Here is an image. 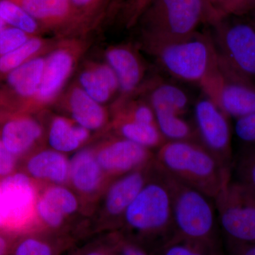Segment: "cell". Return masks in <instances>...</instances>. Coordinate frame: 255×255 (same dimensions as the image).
Listing matches in <instances>:
<instances>
[{"mask_svg":"<svg viewBox=\"0 0 255 255\" xmlns=\"http://www.w3.org/2000/svg\"><path fill=\"white\" fill-rule=\"evenodd\" d=\"M155 162L165 173L214 199L231 180L232 169L198 142L167 140Z\"/></svg>","mask_w":255,"mask_h":255,"instance_id":"1","label":"cell"},{"mask_svg":"<svg viewBox=\"0 0 255 255\" xmlns=\"http://www.w3.org/2000/svg\"><path fill=\"white\" fill-rule=\"evenodd\" d=\"M213 14L208 0H154L137 23L142 44L147 49L189 38L203 21L212 22Z\"/></svg>","mask_w":255,"mask_h":255,"instance_id":"2","label":"cell"},{"mask_svg":"<svg viewBox=\"0 0 255 255\" xmlns=\"http://www.w3.org/2000/svg\"><path fill=\"white\" fill-rule=\"evenodd\" d=\"M123 218L129 229L155 241L157 248L174 234L170 191L155 162L150 178Z\"/></svg>","mask_w":255,"mask_h":255,"instance_id":"3","label":"cell"},{"mask_svg":"<svg viewBox=\"0 0 255 255\" xmlns=\"http://www.w3.org/2000/svg\"><path fill=\"white\" fill-rule=\"evenodd\" d=\"M164 173L172 199L174 234L193 241L216 244L219 222L214 199Z\"/></svg>","mask_w":255,"mask_h":255,"instance_id":"4","label":"cell"},{"mask_svg":"<svg viewBox=\"0 0 255 255\" xmlns=\"http://www.w3.org/2000/svg\"><path fill=\"white\" fill-rule=\"evenodd\" d=\"M145 50L174 78L199 85L219 63V55L212 43L196 34Z\"/></svg>","mask_w":255,"mask_h":255,"instance_id":"5","label":"cell"},{"mask_svg":"<svg viewBox=\"0 0 255 255\" xmlns=\"http://www.w3.org/2000/svg\"><path fill=\"white\" fill-rule=\"evenodd\" d=\"M90 45L81 36L58 40L53 49L46 55L39 90L28 107L40 108L56 100Z\"/></svg>","mask_w":255,"mask_h":255,"instance_id":"6","label":"cell"},{"mask_svg":"<svg viewBox=\"0 0 255 255\" xmlns=\"http://www.w3.org/2000/svg\"><path fill=\"white\" fill-rule=\"evenodd\" d=\"M214 204L226 239L255 244V197L243 184L231 180Z\"/></svg>","mask_w":255,"mask_h":255,"instance_id":"7","label":"cell"},{"mask_svg":"<svg viewBox=\"0 0 255 255\" xmlns=\"http://www.w3.org/2000/svg\"><path fill=\"white\" fill-rule=\"evenodd\" d=\"M200 86L227 117L238 119L255 113V84L236 75L220 60Z\"/></svg>","mask_w":255,"mask_h":255,"instance_id":"8","label":"cell"},{"mask_svg":"<svg viewBox=\"0 0 255 255\" xmlns=\"http://www.w3.org/2000/svg\"><path fill=\"white\" fill-rule=\"evenodd\" d=\"M220 60L236 75L255 85V28L238 22L220 30Z\"/></svg>","mask_w":255,"mask_h":255,"instance_id":"9","label":"cell"},{"mask_svg":"<svg viewBox=\"0 0 255 255\" xmlns=\"http://www.w3.org/2000/svg\"><path fill=\"white\" fill-rule=\"evenodd\" d=\"M195 118L201 145L232 169L231 134L227 116L207 98L196 104Z\"/></svg>","mask_w":255,"mask_h":255,"instance_id":"10","label":"cell"},{"mask_svg":"<svg viewBox=\"0 0 255 255\" xmlns=\"http://www.w3.org/2000/svg\"><path fill=\"white\" fill-rule=\"evenodd\" d=\"M34 18L43 31L55 32L59 38L76 37L70 0H12Z\"/></svg>","mask_w":255,"mask_h":255,"instance_id":"11","label":"cell"},{"mask_svg":"<svg viewBox=\"0 0 255 255\" xmlns=\"http://www.w3.org/2000/svg\"><path fill=\"white\" fill-rule=\"evenodd\" d=\"M102 169L111 174H124L145 167L155 159L150 149L120 137L106 142L97 156Z\"/></svg>","mask_w":255,"mask_h":255,"instance_id":"12","label":"cell"},{"mask_svg":"<svg viewBox=\"0 0 255 255\" xmlns=\"http://www.w3.org/2000/svg\"><path fill=\"white\" fill-rule=\"evenodd\" d=\"M105 59L118 78L120 97L117 101L128 100L138 90L145 76L141 58L130 45L119 44L107 48Z\"/></svg>","mask_w":255,"mask_h":255,"instance_id":"13","label":"cell"},{"mask_svg":"<svg viewBox=\"0 0 255 255\" xmlns=\"http://www.w3.org/2000/svg\"><path fill=\"white\" fill-rule=\"evenodd\" d=\"M1 201L6 226H18L28 219L35 203V191L29 179L23 174L6 178L1 186Z\"/></svg>","mask_w":255,"mask_h":255,"instance_id":"14","label":"cell"},{"mask_svg":"<svg viewBox=\"0 0 255 255\" xmlns=\"http://www.w3.org/2000/svg\"><path fill=\"white\" fill-rule=\"evenodd\" d=\"M155 159L140 169L129 172L111 187L106 198L107 214L112 217L124 216L126 211L150 178Z\"/></svg>","mask_w":255,"mask_h":255,"instance_id":"15","label":"cell"},{"mask_svg":"<svg viewBox=\"0 0 255 255\" xmlns=\"http://www.w3.org/2000/svg\"><path fill=\"white\" fill-rule=\"evenodd\" d=\"M45 58L46 57H37L8 74L4 78L6 89L5 95L16 97L28 107L39 90Z\"/></svg>","mask_w":255,"mask_h":255,"instance_id":"16","label":"cell"},{"mask_svg":"<svg viewBox=\"0 0 255 255\" xmlns=\"http://www.w3.org/2000/svg\"><path fill=\"white\" fill-rule=\"evenodd\" d=\"M78 83L87 95L102 105L119 92L117 75L107 63H87L79 74Z\"/></svg>","mask_w":255,"mask_h":255,"instance_id":"17","label":"cell"},{"mask_svg":"<svg viewBox=\"0 0 255 255\" xmlns=\"http://www.w3.org/2000/svg\"><path fill=\"white\" fill-rule=\"evenodd\" d=\"M65 102L77 124L87 130H98L107 122V112L79 85H73L65 95Z\"/></svg>","mask_w":255,"mask_h":255,"instance_id":"18","label":"cell"},{"mask_svg":"<svg viewBox=\"0 0 255 255\" xmlns=\"http://www.w3.org/2000/svg\"><path fill=\"white\" fill-rule=\"evenodd\" d=\"M78 203L73 194L62 187H52L41 196L37 210L42 219L51 227H58L66 215L77 209Z\"/></svg>","mask_w":255,"mask_h":255,"instance_id":"19","label":"cell"},{"mask_svg":"<svg viewBox=\"0 0 255 255\" xmlns=\"http://www.w3.org/2000/svg\"><path fill=\"white\" fill-rule=\"evenodd\" d=\"M42 128L34 119L19 117L4 124L1 131V140L12 154L21 153L41 137Z\"/></svg>","mask_w":255,"mask_h":255,"instance_id":"20","label":"cell"},{"mask_svg":"<svg viewBox=\"0 0 255 255\" xmlns=\"http://www.w3.org/2000/svg\"><path fill=\"white\" fill-rule=\"evenodd\" d=\"M58 40L35 36L22 46L0 57V79L4 78L11 71L37 57L44 56L53 49Z\"/></svg>","mask_w":255,"mask_h":255,"instance_id":"21","label":"cell"},{"mask_svg":"<svg viewBox=\"0 0 255 255\" xmlns=\"http://www.w3.org/2000/svg\"><path fill=\"white\" fill-rule=\"evenodd\" d=\"M70 175L75 187L82 192L95 190L102 179V167L91 151H80L70 164Z\"/></svg>","mask_w":255,"mask_h":255,"instance_id":"22","label":"cell"},{"mask_svg":"<svg viewBox=\"0 0 255 255\" xmlns=\"http://www.w3.org/2000/svg\"><path fill=\"white\" fill-rule=\"evenodd\" d=\"M89 137V130L80 125H74L64 117H55L50 125L49 143L55 150L70 152L78 148Z\"/></svg>","mask_w":255,"mask_h":255,"instance_id":"23","label":"cell"},{"mask_svg":"<svg viewBox=\"0 0 255 255\" xmlns=\"http://www.w3.org/2000/svg\"><path fill=\"white\" fill-rule=\"evenodd\" d=\"M114 127L122 137L148 149H158L167 141L157 124L139 123L115 117Z\"/></svg>","mask_w":255,"mask_h":255,"instance_id":"24","label":"cell"},{"mask_svg":"<svg viewBox=\"0 0 255 255\" xmlns=\"http://www.w3.org/2000/svg\"><path fill=\"white\" fill-rule=\"evenodd\" d=\"M28 169L33 177L58 183L65 182L68 176V162L56 151H43L33 156L28 162Z\"/></svg>","mask_w":255,"mask_h":255,"instance_id":"25","label":"cell"},{"mask_svg":"<svg viewBox=\"0 0 255 255\" xmlns=\"http://www.w3.org/2000/svg\"><path fill=\"white\" fill-rule=\"evenodd\" d=\"M189 103L185 92L171 84H160L152 89L149 96V105L154 114L182 116Z\"/></svg>","mask_w":255,"mask_h":255,"instance_id":"26","label":"cell"},{"mask_svg":"<svg viewBox=\"0 0 255 255\" xmlns=\"http://www.w3.org/2000/svg\"><path fill=\"white\" fill-rule=\"evenodd\" d=\"M77 35H85L100 22L109 9V0H70Z\"/></svg>","mask_w":255,"mask_h":255,"instance_id":"27","label":"cell"},{"mask_svg":"<svg viewBox=\"0 0 255 255\" xmlns=\"http://www.w3.org/2000/svg\"><path fill=\"white\" fill-rule=\"evenodd\" d=\"M157 255H219L216 244L174 234L157 248Z\"/></svg>","mask_w":255,"mask_h":255,"instance_id":"28","label":"cell"},{"mask_svg":"<svg viewBox=\"0 0 255 255\" xmlns=\"http://www.w3.org/2000/svg\"><path fill=\"white\" fill-rule=\"evenodd\" d=\"M0 18L7 26L28 34L41 36L44 33L36 20L12 0H0Z\"/></svg>","mask_w":255,"mask_h":255,"instance_id":"29","label":"cell"},{"mask_svg":"<svg viewBox=\"0 0 255 255\" xmlns=\"http://www.w3.org/2000/svg\"><path fill=\"white\" fill-rule=\"evenodd\" d=\"M233 164L238 182L255 197V147L245 146Z\"/></svg>","mask_w":255,"mask_h":255,"instance_id":"30","label":"cell"},{"mask_svg":"<svg viewBox=\"0 0 255 255\" xmlns=\"http://www.w3.org/2000/svg\"><path fill=\"white\" fill-rule=\"evenodd\" d=\"M154 0H124L120 8V19L126 28H131L137 24L145 10Z\"/></svg>","mask_w":255,"mask_h":255,"instance_id":"31","label":"cell"},{"mask_svg":"<svg viewBox=\"0 0 255 255\" xmlns=\"http://www.w3.org/2000/svg\"><path fill=\"white\" fill-rule=\"evenodd\" d=\"M33 35L18 28L6 26L0 31V57L7 54L28 41Z\"/></svg>","mask_w":255,"mask_h":255,"instance_id":"32","label":"cell"},{"mask_svg":"<svg viewBox=\"0 0 255 255\" xmlns=\"http://www.w3.org/2000/svg\"><path fill=\"white\" fill-rule=\"evenodd\" d=\"M235 132L245 146L255 147V113L238 119Z\"/></svg>","mask_w":255,"mask_h":255,"instance_id":"33","label":"cell"},{"mask_svg":"<svg viewBox=\"0 0 255 255\" xmlns=\"http://www.w3.org/2000/svg\"><path fill=\"white\" fill-rule=\"evenodd\" d=\"M14 255H53L51 247L36 238H28L20 243Z\"/></svg>","mask_w":255,"mask_h":255,"instance_id":"34","label":"cell"},{"mask_svg":"<svg viewBox=\"0 0 255 255\" xmlns=\"http://www.w3.org/2000/svg\"><path fill=\"white\" fill-rule=\"evenodd\" d=\"M228 255H255V244L226 239Z\"/></svg>","mask_w":255,"mask_h":255,"instance_id":"35","label":"cell"},{"mask_svg":"<svg viewBox=\"0 0 255 255\" xmlns=\"http://www.w3.org/2000/svg\"><path fill=\"white\" fill-rule=\"evenodd\" d=\"M14 167L12 153L0 141V175H5L11 172Z\"/></svg>","mask_w":255,"mask_h":255,"instance_id":"36","label":"cell"},{"mask_svg":"<svg viewBox=\"0 0 255 255\" xmlns=\"http://www.w3.org/2000/svg\"><path fill=\"white\" fill-rule=\"evenodd\" d=\"M119 255H148L140 247L131 244V243H123L120 248Z\"/></svg>","mask_w":255,"mask_h":255,"instance_id":"37","label":"cell"},{"mask_svg":"<svg viewBox=\"0 0 255 255\" xmlns=\"http://www.w3.org/2000/svg\"><path fill=\"white\" fill-rule=\"evenodd\" d=\"M6 226V219L4 209H3L2 201H1V190H0V227Z\"/></svg>","mask_w":255,"mask_h":255,"instance_id":"38","label":"cell"},{"mask_svg":"<svg viewBox=\"0 0 255 255\" xmlns=\"http://www.w3.org/2000/svg\"><path fill=\"white\" fill-rule=\"evenodd\" d=\"M85 255H117L114 254V253H109V252L95 251H91L90 253H87Z\"/></svg>","mask_w":255,"mask_h":255,"instance_id":"39","label":"cell"},{"mask_svg":"<svg viewBox=\"0 0 255 255\" xmlns=\"http://www.w3.org/2000/svg\"><path fill=\"white\" fill-rule=\"evenodd\" d=\"M6 242L2 238L0 237V255H4L6 252Z\"/></svg>","mask_w":255,"mask_h":255,"instance_id":"40","label":"cell"},{"mask_svg":"<svg viewBox=\"0 0 255 255\" xmlns=\"http://www.w3.org/2000/svg\"><path fill=\"white\" fill-rule=\"evenodd\" d=\"M121 0H109V9L112 7V4H115L116 2H119Z\"/></svg>","mask_w":255,"mask_h":255,"instance_id":"41","label":"cell"},{"mask_svg":"<svg viewBox=\"0 0 255 255\" xmlns=\"http://www.w3.org/2000/svg\"><path fill=\"white\" fill-rule=\"evenodd\" d=\"M6 26H7V25H6V23L3 21V20L0 18V31H1V30H2Z\"/></svg>","mask_w":255,"mask_h":255,"instance_id":"42","label":"cell"}]
</instances>
